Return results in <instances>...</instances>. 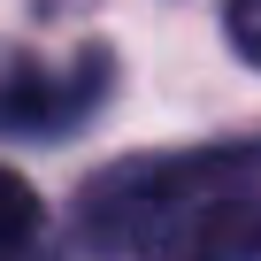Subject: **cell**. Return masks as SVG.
<instances>
[{"label": "cell", "mask_w": 261, "mask_h": 261, "mask_svg": "<svg viewBox=\"0 0 261 261\" xmlns=\"http://www.w3.org/2000/svg\"><path fill=\"white\" fill-rule=\"evenodd\" d=\"M261 162L253 146L108 169L69 223L62 261H253Z\"/></svg>", "instance_id": "obj_1"}, {"label": "cell", "mask_w": 261, "mask_h": 261, "mask_svg": "<svg viewBox=\"0 0 261 261\" xmlns=\"http://www.w3.org/2000/svg\"><path fill=\"white\" fill-rule=\"evenodd\" d=\"M230 46L253 62V0H230Z\"/></svg>", "instance_id": "obj_4"}, {"label": "cell", "mask_w": 261, "mask_h": 261, "mask_svg": "<svg viewBox=\"0 0 261 261\" xmlns=\"http://www.w3.org/2000/svg\"><path fill=\"white\" fill-rule=\"evenodd\" d=\"M39 253H46V207L16 169H0V261H39Z\"/></svg>", "instance_id": "obj_3"}, {"label": "cell", "mask_w": 261, "mask_h": 261, "mask_svg": "<svg viewBox=\"0 0 261 261\" xmlns=\"http://www.w3.org/2000/svg\"><path fill=\"white\" fill-rule=\"evenodd\" d=\"M108 62H16L0 77V130H69L77 115H92Z\"/></svg>", "instance_id": "obj_2"}]
</instances>
